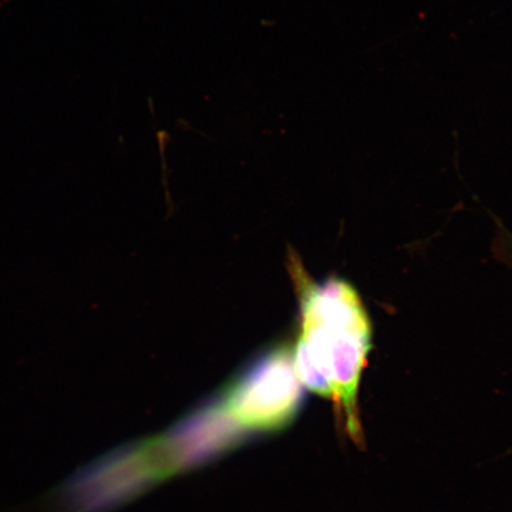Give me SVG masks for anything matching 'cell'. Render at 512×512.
<instances>
[{
  "label": "cell",
  "instance_id": "2",
  "mask_svg": "<svg viewBox=\"0 0 512 512\" xmlns=\"http://www.w3.org/2000/svg\"><path fill=\"white\" fill-rule=\"evenodd\" d=\"M303 389L293 351L279 347L243 371L219 402L242 430L274 432L291 424L302 407Z\"/></svg>",
  "mask_w": 512,
  "mask_h": 512
},
{
  "label": "cell",
  "instance_id": "3",
  "mask_svg": "<svg viewBox=\"0 0 512 512\" xmlns=\"http://www.w3.org/2000/svg\"><path fill=\"white\" fill-rule=\"evenodd\" d=\"M243 434L217 401L157 440L166 464L175 473L226 452L239 443Z\"/></svg>",
  "mask_w": 512,
  "mask_h": 512
},
{
  "label": "cell",
  "instance_id": "1",
  "mask_svg": "<svg viewBox=\"0 0 512 512\" xmlns=\"http://www.w3.org/2000/svg\"><path fill=\"white\" fill-rule=\"evenodd\" d=\"M292 268L302 316L294 367L303 386L338 402L349 434L358 441V388L373 337L368 312L348 281L316 283L298 262Z\"/></svg>",
  "mask_w": 512,
  "mask_h": 512
}]
</instances>
